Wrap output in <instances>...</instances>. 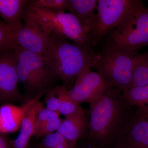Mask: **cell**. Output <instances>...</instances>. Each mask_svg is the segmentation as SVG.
<instances>
[{
  "label": "cell",
  "instance_id": "6da1fadb",
  "mask_svg": "<svg viewBox=\"0 0 148 148\" xmlns=\"http://www.w3.org/2000/svg\"><path fill=\"white\" fill-rule=\"evenodd\" d=\"M43 58L47 66L65 83L72 84L85 70L91 69L100 58L90 47L82 46L51 33Z\"/></svg>",
  "mask_w": 148,
  "mask_h": 148
},
{
  "label": "cell",
  "instance_id": "7a4b0ae2",
  "mask_svg": "<svg viewBox=\"0 0 148 148\" xmlns=\"http://www.w3.org/2000/svg\"><path fill=\"white\" fill-rule=\"evenodd\" d=\"M24 16L34 21L49 34L53 33L78 45L91 47L90 30L71 13L49 12L32 5L29 1Z\"/></svg>",
  "mask_w": 148,
  "mask_h": 148
},
{
  "label": "cell",
  "instance_id": "3957f363",
  "mask_svg": "<svg viewBox=\"0 0 148 148\" xmlns=\"http://www.w3.org/2000/svg\"><path fill=\"white\" fill-rule=\"evenodd\" d=\"M122 94L116 88L110 87L89 103L88 127L92 139L104 142L112 134L121 117Z\"/></svg>",
  "mask_w": 148,
  "mask_h": 148
},
{
  "label": "cell",
  "instance_id": "277c9868",
  "mask_svg": "<svg viewBox=\"0 0 148 148\" xmlns=\"http://www.w3.org/2000/svg\"><path fill=\"white\" fill-rule=\"evenodd\" d=\"M136 56L108 40L92 68L103 76L110 87L123 93L131 88L132 61Z\"/></svg>",
  "mask_w": 148,
  "mask_h": 148
},
{
  "label": "cell",
  "instance_id": "5b68a950",
  "mask_svg": "<svg viewBox=\"0 0 148 148\" xmlns=\"http://www.w3.org/2000/svg\"><path fill=\"white\" fill-rule=\"evenodd\" d=\"M109 40L135 55L148 45V8L143 1L109 34Z\"/></svg>",
  "mask_w": 148,
  "mask_h": 148
},
{
  "label": "cell",
  "instance_id": "8992f818",
  "mask_svg": "<svg viewBox=\"0 0 148 148\" xmlns=\"http://www.w3.org/2000/svg\"><path fill=\"white\" fill-rule=\"evenodd\" d=\"M139 0H98L90 28V46H94L116 28L140 3Z\"/></svg>",
  "mask_w": 148,
  "mask_h": 148
},
{
  "label": "cell",
  "instance_id": "52a82bcc",
  "mask_svg": "<svg viewBox=\"0 0 148 148\" xmlns=\"http://www.w3.org/2000/svg\"><path fill=\"white\" fill-rule=\"evenodd\" d=\"M14 50L18 58L17 70L19 81L25 90L29 93H43L56 75L47 66L42 56L21 47Z\"/></svg>",
  "mask_w": 148,
  "mask_h": 148
},
{
  "label": "cell",
  "instance_id": "ba28073f",
  "mask_svg": "<svg viewBox=\"0 0 148 148\" xmlns=\"http://www.w3.org/2000/svg\"><path fill=\"white\" fill-rule=\"evenodd\" d=\"M18 58L14 50L1 52L0 99L1 101H19L22 95L18 88Z\"/></svg>",
  "mask_w": 148,
  "mask_h": 148
},
{
  "label": "cell",
  "instance_id": "9c48e42d",
  "mask_svg": "<svg viewBox=\"0 0 148 148\" xmlns=\"http://www.w3.org/2000/svg\"><path fill=\"white\" fill-rule=\"evenodd\" d=\"M110 87L100 73L88 69L78 76L69 91L73 101L79 105L84 102L90 103Z\"/></svg>",
  "mask_w": 148,
  "mask_h": 148
},
{
  "label": "cell",
  "instance_id": "30bf717a",
  "mask_svg": "<svg viewBox=\"0 0 148 148\" xmlns=\"http://www.w3.org/2000/svg\"><path fill=\"white\" fill-rule=\"evenodd\" d=\"M23 19L24 24L18 32L17 38L19 46L42 56L49 45L51 34L30 18L24 16Z\"/></svg>",
  "mask_w": 148,
  "mask_h": 148
},
{
  "label": "cell",
  "instance_id": "8fae6325",
  "mask_svg": "<svg viewBox=\"0 0 148 148\" xmlns=\"http://www.w3.org/2000/svg\"><path fill=\"white\" fill-rule=\"evenodd\" d=\"M43 93L28 100L21 107L5 105L0 108V131L1 134L16 132L20 129L26 112L34 103L40 101Z\"/></svg>",
  "mask_w": 148,
  "mask_h": 148
},
{
  "label": "cell",
  "instance_id": "7c38bea8",
  "mask_svg": "<svg viewBox=\"0 0 148 148\" xmlns=\"http://www.w3.org/2000/svg\"><path fill=\"white\" fill-rule=\"evenodd\" d=\"M88 125L84 111L80 106L75 113L63 119L57 132L69 142L76 144L84 135Z\"/></svg>",
  "mask_w": 148,
  "mask_h": 148
},
{
  "label": "cell",
  "instance_id": "4fadbf2b",
  "mask_svg": "<svg viewBox=\"0 0 148 148\" xmlns=\"http://www.w3.org/2000/svg\"><path fill=\"white\" fill-rule=\"evenodd\" d=\"M43 103L37 101L29 108L24 115L16 139L11 141L12 148H28L30 139L34 134L35 124Z\"/></svg>",
  "mask_w": 148,
  "mask_h": 148
},
{
  "label": "cell",
  "instance_id": "5bb4252c",
  "mask_svg": "<svg viewBox=\"0 0 148 148\" xmlns=\"http://www.w3.org/2000/svg\"><path fill=\"white\" fill-rule=\"evenodd\" d=\"M28 0H0V15L4 21L16 28L21 29V20L25 13Z\"/></svg>",
  "mask_w": 148,
  "mask_h": 148
},
{
  "label": "cell",
  "instance_id": "9a60e30c",
  "mask_svg": "<svg viewBox=\"0 0 148 148\" xmlns=\"http://www.w3.org/2000/svg\"><path fill=\"white\" fill-rule=\"evenodd\" d=\"M98 4V0H67V10L86 25L90 32L95 16L94 11L97 9Z\"/></svg>",
  "mask_w": 148,
  "mask_h": 148
},
{
  "label": "cell",
  "instance_id": "2e32d148",
  "mask_svg": "<svg viewBox=\"0 0 148 148\" xmlns=\"http://www.w3.org/2000/svg\"><path fill=\"white\" fill-rule=\"evenodd\" d=\"M132 148H148V120L143 116L133 123L128 133Z\"/></svg>",
  "mask_w": 148,
  "mask_h": 148
},
{
  "label": "cell",
  "instance_id": "e0dca14e",
  "mask_svg": "<svg viewBox=\"0 0 148 148\" xmlns=\"http://www.w3.org/2000/svg\"><path fill=\"white\" fill-rule=\"evenodd\" d=\"M122 95L130 106L138 107L140 114L148 112V84L130 88Z\"/></svg>",
  "mask_w": 148,
  "mask_h": 148
},
{
  "label": "cell",
  "instance_id": "ac0fdd59",
  "mask_svg": "<svg viewBox=\"0 0 148 148\" xmlns=\"http://www.w3.org/2000/svg\"><path fill=\"white\" fill-rule=\"evenodd\" d=\"M148 84V66L145 54H138L134 57L132 61V83L130 88Z\"/></svg>",
  "mask_w": 148,
  "mask_h": 148
},
{
  "label": "cell",
  "instance_id": "d6986e66",
  "mask_svg": "<svg viewBox=\"0 0 148 148\" xmlns=\"http://www.w3.org/2000/svg\"><path fill=\"white\" fill-rule=\"evenodd\" d=\"M21 29L0 21V51L14 50L19 46L18 41V32Z\"/></svg>",
  "mask_w": 148,
  "mask_h": 148
},
{
  "label": "cell",
  "instance_id": "ffe728a7",
  "mask_svg": "<svg viewBox=\"0 0 148 148\" xmlns=\"http://www.w3.org/2000/svg\"><path fill=\"white\" fill-rule=\"evenodd\" d=\"M56 93L60 100V107L59 112L65 117L75 113L80 107L71 98L69 90L66 86H57L55 88Z\"/></svg>",
  "mask_w": 148,
  "mask_h": 148
},
{
  "label": "cell",
  "instance_id": "44dd1931",
  "mask_svg": "<svg viewBox=\"0 0 148 148\" xmlns=\"http://www.w3.org/2000/svg\"><path fill=\"white\" fill-rule=\"evenodd\" d=\"M76 144L69 142L58 132L46 135L42 148H76Z\"/></svg>",
  "mask_w": 148,
  "mask_h": 148
},
{
  "label": "cell",
  "instance_id": "7402d4cb",
  "mask_svg": "<svg viewBox=\"0 0 148 148\" xmlns=\"http://www.w3.org/2000/svg\"><path fill=\"white\" fill-rule=\"evenodd\" d=\"M29 3L35 7L49 12H65L67 10V0H34Z\"/></svg>",
  "mask_w": 148,
  "mask_h": 148
},
{
  "label": "cell",
  "instance_id": "603a6c76",
  "mask_svg": "<svg viewBox=\"0 0 148 148\" xmlns=\"http://www.w3.org/2000/svg\"><path fill=\"white\" fill-rule=\"evenodd\" d=\"M63 119L60 118L47 122L35 127L33 135L38 138L46 136L57 131Z\"/></svg>",
  "mask_w": 148,
  "mask_h": 148
},
{
  "label": "cell",
  "instance_id": "cb8c5ba5",
  "mask_svg": "<svg viewBox=\"0 0 148 148\" xmlns=\"http://www.w3.org/2000/svg\"><path fill=\"white\" fill-rule=\"evenodd\" d=\"M47 108L50 110L59 112L60 107V100L55 88L49 90L45 99Z\"/></svg>",
  "mask_w": 148,
  "mask_h": 148
},
{
  "label": "cell",
  "instance_id": "d4e9b609",
  "mask_svg": "<svg viewBox=\"0 0 148 148\" xmlns=\"http://www.w3.org/2000/svg\"><path fill=\"white\" fill-rule=\"evenodd\" d=\"M60 114L58 112L50 110L47 108H43L38 115L35 127L47 122L59 118Z\"/></svg>",
  "mask_w": 148,
  "mask_h": 148
},
{
  "label": "cell",
  "instance_id": "484cf974",
  "mask_svg": "<svg viewBox=\"0 0 148 148\" xmlns=\"http://www.w3.org/2000/svg\"><path fill=\"white\" fill-rule=\"evenodd\" d=\"M12 147L11 141L9 142L7 138L3 134L0 135V148H11Z\"/></svg>",
  "mask_w": 148,
  "mask_h": 148
},
{
  "label": "cell",
  "instance_id": "4316f807",
  "mask_svg": "<svg viewBox=\"0 0 148 148\" xmlns=\"http://www.w3.org/2000/svg\"><path fill=\"white\" fill-rule=\"evenodd\" d=\"M141 115L143 116H144L145 118L146 119H147L148 120V112H146L144 113L140 114Z\"/></svg>",
  "mask_w": 148,
  "mask_h": 148
},
{
  "label": "cell",
  "instance_id": "83f0119b",
  "mask_svg": "<svg viewBox=\"0 0 148 148\" xmlns=\"http://www.w3.org/2000/svg\"><path fill=\"white\" fill-rule=\"evenodd\" d=\"M145 54L146 59H147V63L148 66V51L145 53Z\"/></svg>",
  "mask_w": 148,
  "mask_h": 148
},
{
  "label": "cell",
  "instance_id": "f1b7e54d",
  "mask_svg": "<svg viewBox=\"0 0 148 148\" xmlns=\"http://www.w3.org/2000/svg\"><path fill=\"white\" fill-rule=\"evenodd\" d=\"M87 148H94L93 147H88Z\"/></svg>",
  "mask_w": 148,
  "mask_h": 148
},
{
  "label": "cell",
  "instance_id": "f546056e",
  "mask_svg": "<svg viewBox=\"0 0 148 148\" xmlns=\"http://www.w3.org/2000/svg\"></svg>",
  "mask_w": 148,
  "mask_h": 148
}]
</instances>
